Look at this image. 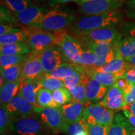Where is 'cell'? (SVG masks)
Returning a JSON list of instances; mask_svg holds the SVG:
<instances>
[{"label":"cell","mask_w":135,"mask_h":135,"mask_svg":"<svg viewBox=\"0 0 135 135\" xmlns=\"http://www.w3.org/2000/svg\"><path fill=\"white\" fill-rule=\"evenodd\" d=\"M25 62L5 68H1V86L6 83L21 80L22 70Z\"/></svg>","instance_id":"22"},{"label":"cell","mask_w":135,"mask_h":135,"mask_svg":"<svg viewBox=\"0 0 135 135\" xmlns=\"http://www.w3.org/2000/svg\"><path fill=\"white\" fill-rule=\"evenodd\" d=\"M125 0H81L79 2L80 11L86 15L103 14L116 11Z\"/></svg>","instance_id":"9"},{"label":"cell","mask_w":135,"mask_h":135,"mask_svg":"<svg viewBox=\"0 0 135 135\" xmlns=\"http://www.w3.org/2000/svg\"><path fill=\"white\" fill-rule=\"evenodd\" d=\"M31 50L26 43H19L10 45H0L1 55H27Z\"/></svg>","instance_id":"23"},{"label":"cell","mask_w":135,"mask_h":135,"mask_svg":"<svg viewBox=\"0 0 135 135\" xmlns=\"http://www.w3.org/2000/svg\"><path fill=\"white\" fill-rule=\"evenodd\" d=\"M121 28L122 33L124 36L135 38V22H123Z\"/></svg>","instance_id":"40"},{"label":"cell","mask_w":135,"mask_h":135,"mask_svg":"<svg viewBox=\"0 0 135 135\" xmlns=\"http://www.w3.org/2000/svg\"><path fill=\"white\" fill-rule=\"evenodd\" d=\"M40 55L45 74L50 73L67 61L60 47L57 45L45 49L40 52Z\"/></svg>","instance_id":"11"},{"label":"cell","mask_w":135,"mask_h":135,"mask_svg":"<svg viewBox=\"0 0 135 135\" xmlns=\"http://www.w3.org/2000/svg\"><path fill=\"white\" fill-rule=\"evenodd\" d=\"M36 115L45 127L53 132H66V124L60 107L41 108L35 106Z\"/></svg>","instance_id":"4"},{"label":"cell","mask_w":135,"mask_h":135,"mask_svg":"<svg viewBox=\"0 0 135 135\" xmlns=\"http://www.w3.org/2000/svg\"><path fill=\"white\" fill-rule=\"evenodd\" d=\"M25 31L28 35L27 44L33 52L35 53H40L53 45L58 46L66 33L63 30L51 32L30 27Z\"/></svg>","instance_id":"3"},{"label":"cell","mask_w":135,"mask_h":135,"mask_svg":"<svg viewBox=\"0 0 135 135\" xmlns=\"http://www.w3.org/2000/svg\"><path fill=\"white\" fill-rule=\"evenodd\" d=\"M6 105V108L13 119L36 115L35 106L18 93Z\"/></svg>","instance_id":"13"},{"label":"cell","mask_w":135,"mask_h":135,"mask_svg":"<svg viewBox=\"0 0 135 135\" xmlns=\"http://www.w3.org/2000/svg\"><path fill=\"white\" fill-rule=\"evenodd\" d=\"M129 83L126 80L123 78H118L113 86L118 88L123 89V90H124L129 86Z\"/></svg>","instance_id":"44"},{"label":"cell","mask_w":135,"mask_h":135,"mask_svg":"<svg viewBox=\"0 0 135 135\" xmlns=\"http://www.w3.org/2000/svg\"><path fill=\"white\" fill-rule=\"evenodd\" d=\"M66 132L68 135H88L86 124L83 119L73 123L68 126Z\"/></svg>","instance_id":"37"},{"label":"cell","mask_w":135,"mask_h":135,"mask_svg":"<svg viewBox=\"0 0 135 135\" xmlns=\"http://www.w3.org/2000/svg\"><path fill=\"white\" fill-rule=\"evenodd\" d=\"M127 109H128V110L130 111L133 115L135 116V102L133 103L132 104H131V105Z\"/></svg>","instance_id":"47"},{"label":"cell","mask_w":135,"mask_h":135,"mask_svg":"<svg viewBox=\"0 0 135 135\" xmlns=\"http://www.w3.org/2000/svg\"><path fill=\"white\" fill-rule=\"evenodd\" d=\"M118 50L119 55L127 61L135 56V38L126 36L121 39L118 44Z\"/></svg>","instance_id":"24"},{"label":"cell","mask_w":135,"mask_h":135,"mask_svg":"<svg viewBox=\"0 0 135 135\" xmlns=\"http://www.w3.org/2000/svg\"><path fill=\"white\" fill-rule=\"evenodd\" d=\"M53 98L59 107L68 103L72 101V96L69 89L66 87L52 92Z\"/></svg>","instance_id":"35"},{"label":"cell","mask_w":135,"mask_h":135,"mask_svg":"<svg viewBox=\"0 0 135 135\" xmlns=\"http://www.w3.org/2000/svg\"><path fill=\"white\" fill-rule=\"evenodd\" d=\"M58 46L65 58L71 63L78 60L84 51L80 42L67 33L65 34Z\"/></svg>","instance_id":"14"},{"label":"cell","mask_w":135,"mask_h":135,"mask_svg":"<svg viewBox=\"0 0 135 135\" xmlns=\"http://www.w3.org/2000/svg\"><path fill=\"white\" fill-rule=\"evenodd\" d=\"M13 118L6 108V104L0 106V132L1 135H7L10 133Z\"/></svg>","instance_id":"31"},{"label":"cell","mask_w":135,"mask_h":135,"mask_svg":"<svg viewBox=\"0 0 135 135\" xmlns=\"http://www.w3.org/2000/svg\"><path fill=\"white\" fill-rule=\"evenodd\" d=\"M108 88L92 78H89L86 84V97L89 104H96L101 102L106 96Z\"/></svg>","instance_id":"17"},{"label":"cell","mask_w":135,"mask_h":135,"mask_svg":"<svg viewBox=\"0 0 135 135\" xmlns=\"http://www.w3.org/2000/svg\"><path fill=\"white\" fill-rule=\"evenodd\" d=\"M21 80L14 82L4 83L0 89L1 104H7L19 93Z\"/></svg>","instance_id":"21"},{"label":"cell","mask_w":135,"mask_h":135,"mask_svg":"<svg viewBox=\"0 0 135 135\" xmlns=\"http://www.w3.org/2000/svg\"><path fill=\"white\" fill-rule=\"evenodd\" d=\"M123 18V15L119 11L99 15H86L80 17L71 26L73 34L106 28H114L119 24Z\"/></svg>","instance_id":"1"},{"label":"cell","mask_w":135,"mask_h":135,"mask_svg":"<svg viewBox=\"0 0 135 135\" xmlns=\"http://www.w3.org/2000/svg\"><path fill=\"white\" fill-rule=\"evenodd\" d=\"M126 61H127L130 65L131 66H135V56L132 57V58H129V60Z\"/></svg>","instance_id":"48"},{"label":"cell","mask_w":135,"mask_h":135,"mask_svg":"<svg viewBox=\"0 0 135 135\" xmlns=\"http://www.w3.org/2000/svg\"><path fill=\"white\" fill-rule=\"evenodd\" d=\"M88 135H108V129L99 124H86Z\"/></svg>","instance_id":"39"},{"label":"cell","mask_w":135,"mask_h":135,"mask_svg":"<svg viewBox=\"0 0 135 135\" xmlns=\"http://www.w3.org/2000/svg\"><path fill=\"white\" fill-rule=\"evenodd\" d=\"M99 103L114 112L123 109L124 108V91L113 85L109 88L106 96Z\"/></svg>","instance_id":"15"},{"label":"cell","mask_w":135,"mask_h":135,"mask_svg":"<svg viewBox=\"0 0 135 135\" xmlns=\"http://www.w3.org/2000/svg\"><path fill=\"white\" fill-rule=\"evenodd\" d=\"M40 80L33 81H21V86L19 94L26 99L34 106H38L36 102V94L38 91L42 88Z\"/></svg>","instance_id":"20"},{"label":"cell","mask_w":135,"mask_h":135,"mask_svg":"<svg viewBox=\"0 0 135 135\" xmlns=\"http://www.w3.org/2000/svg\"><path fill=\"white\" fill-rule=\"evenodd\" d=\"M34 1H36V2H41V1H45V0H34Z\"/></svg>","instance_id":"50"},{"label":"cell","mask_w":135,"mask_h":135,"mask_svg":"<svg viewBox=\"0 0 135 135\" xmlns=\"http://www.w3.org/2000/svg\"><path fill=\"white\" fill-rule=\"evenodd\" d=\"M123 114L128 119V122L131 124L133 128L135 129V116L131 113L128 109H123Z\"/></svg>","instance_id":"43"},{"label":"cell","mask_w":135,"mask_h":135,"mask_svg":"<svg viewBox=\"0 0 135 135\" xmlns=\"http://www.w3.org/2000/svg\"><path fill=\"white\" fill-rule=\"evenodd\" d=\"M114 112L98 103L85 108L83 119L86 124H99L109 129L114 121Z\"/></svg>","instance_id":"6"},{"label":"cell","mask_w":135,"mask_h":135,"mask_svg":"<svg viewBox=\"0 0 135 135\" xmlns=\"http://www.w3.org/2000/svg\"><path fill=\"white\" fill-rule=\"evenodd\" d=\"M85 108L86 106L81 103L73 99L68 103L60 106V108L68 127L73 123L82 120Z\"/></svg>","instance_id":"16"},{"label":"cell","mask_w":135,"mask_h":135,"mask_svg":"<svg viewBox=\"0 0 135 135\" xmlns=\"http://www.w3.org/2000/svg\"><path fill=\"white\" fill-rule=\"evenodd\" d=\"M126 80L130 84L135 83V66H131L124 72V73L119 77Z\"/></svg>","instance_id":"41"},{"label":"cell","mask_w":135,"mask_h":135,"mask_svg":"<svg viewBox=\"0 0 135 135\" xmlns=\"http://www.w3.org/2000/svg\"><path fill=\"white\" fill-rule=\"evenodd\" d=\"M134 129L122 114L116 113L108 135H131Z\"/></svg>","instance_id":"19"},{"label":"cell","mask_w":135,"mask_h":135,"mask_svg":"<svg viewBox=\"0 0 135 135\" xmlns=\"http://www.w3.org/2000/svg\"><path fill=\"white\" fill-rule=\"evenodd\" d=\"M1 3L14 14L21 13L33 4L32 0H1Z\"/></svg>","instance_id":"29"},{"label":"cell","mask_w":135,"mask_h":135,"mask_svg":"<svg viewBox=\"0 0 135 135\" xmlns=\"http://www.w3.org/2000/svg\"><path fill=\"white\" fill-rule=\"evenodd\" d=\"M76 18L73 12L65 7L56 8L49 11L43 21L35 28L47 31H60L74 23Z\"/></svg>","instance_id":"2"},{"label":"cell","mask_w":135,"mask_h":135,"mask_svg":"<svg viewBox=\"0 0 135 135\" xmlns=\"http://www.w3.org/2000/svg\"><path fill=\"white\" fill-rule=\"evenodd\" d=\"M97 61V56L92 51L84 49L83 52L75 64L83 67L92 68Z\"/></svg>","instance_id":"34"},{"label":"cell","mask_w":135,"mask_h":135,"mask_svg":"<svg viewBox=\"0 0 135 135\" xmlns=\"http://www.w3.org/2000/svg\"><path fill=\"white\" fill-rule=\"evenodd\" d=\"M119 42H101L81 44L83 49H88L94 52L97 56V61L93 69L99 68L108 63L118 53V44Z\"/></svg>","instance_id":"5"},{"label":"cell","mask_w":135,"mask_h":135,"mask_svg":"<svg viewBox=\"0 0 135 135\" xmlns=\"http://www.w3.org/2000/svg\"><path fill=\"white\" fill-rule=\"evenodd\" d=\"M29 55H1V68H5L25 62L29 57Z\"/></svg>","instance_id":"33"},{"label":"cell","mask_w":135,"mask_h":135,"mask_svg":"<svg viewBox=\"0 0 135 135\" xmlns=\"http://www.w3.org/2000/svg\"><path fill=\"white\" fill-rule=\"evenodd\" d=\"M81 66L75 63H65L60 67L57 68L53 71L48 74H45L49 76L63 80L65 78L72 75L74 72L78 70Z\"/></svg>","instance_id":"26"},{"label":"cell","mask_w":135,"mask_h":135,"mask_svg":"<svg viewBox=\"0 0 135 135\" xmlns=\"http://www.w3.org/2000/svg\"><path fill=\"white\" fill-rule=\"evenodd\" d=\"M0 21L1 24L13 25L19 24V22L17 20L13 13L2 4H1L0 6Z\"/></svg>","instance_id":"36"},{"label":"cell","mask_w":135,"mask_h":135,"mask_svg":"<svg viewBox=\"0 0 135 135\" xmlns=\"http://www.w3.org/2000/svg\"><path fill=\"white\" fill-rule=\"evenodd\" d=\"M130 68L129 63L124 61L118 52V55L112 61L99 68L93 70L96 71L108 73L113 74L118 78L121 77L124 72Z\"/></svg>","instance_id":"18"},{"label":"cell","mask_w":135,"mask_h":135,"mask_svg":"<svg viewBox=\"0 0 135 135\" xmlns=\"http://www.w3.org/2000/svg\"><path fill=\"white\" fill-rule=\"evenodd\" d=\"M81 44L101 42H119L122 35L114 28H101L74 34Z\"/></svg>","instance_id":"8"},{"label":"cell","mask_w":135,"mask_h":135,"mask_svg":"<svg viewBox=\"0 0 135 135\" xmlns=\"http://www.w3.org/2000/svg\"><path fill=\"white\" fill-rule=\"evenodd\" d=\"M40 83L43 88L51 92L65 87L63 80L49 76L46 75H45V76L40 80Z\"/></svg>","instance_id":"32"},{"label":"cell","mask_w":135,"mask_h":135,"mask_svg":"<svg viewBox=\"0 0 135 135\" xmlns=\"http://www.w3.org/2000/svg\"><path fill=\"white\" fill-rule=\"evenodd\" d=\"M40 53H30L23 66L21 75V81H33L40 80L45 76Z\"/></svg>","instance_id":"10"},{"label":"cell","mask_w":135,"mask_h":135,"mask_svg":"<svg viewBox=\"0 0 135 135\" xmlns=\"http://www.w3.org/2000/svg\"><path fill=\"white\" fill-rule=\"evenodd\" d=\"M123 91L124 93V108L123 109H125L135 102V83H129Z\"/></svg>","instance_id":"38"},{"label":"cell","mask_w":135,"mask_h":135,"mask_svg":"<svg viewBox=\"0 0 135 135\" xmlns=\"http://www.w3.org/2000/svg\"><path fill=\"white\" fill-rule=\"evenodd\" d=\"M36 102L38 107L57 108V105L53 98L52 92L42 88L36 94Z\"/></svg>","instance_id":"30"},{"label":"cell","mask_w":135,"mask_h":135,"mask_svg":"<svg viewBox=\"0 0 135 135\" xmlns=\"http://www.w3.org/2000/svg\"><path fill=\"white\" fill-rule=\"evenodd\" d=\"M88 75L102 85L108 88L112 86L118 79V77L113 74L96 71L92 68H88Z\"/></svg>","instance_id":"25"},{"label":"cell","mask_w":135,"mask_h":135,"mask_svg":"<svg viewBox=\"0 0 135 135\" xmlns=\"http://www.w3.org/2000/svg\"><path fill=\"white\" fill-rule=\"evenodd\" d=\"M89 78L86 79L76 86L69 89V91L72 96L73 100L78 101L86 107L90 104L87 99L86 91V84Z\"/></svg>","instance_id":"27"},{"label":"cell","mask_w":135,"mask_h":135,"mask_svg":"<svg viewBox=\"0 0 135 135\" xmlns=\"http://www.w3.org/2000/svg\"><path fill=\"white\" fill-rule=\"evenodd\" d=\"M21 30V29L17 28L16 26H14L13 25L1 24V26H0V35H1V36H2V35H6V34L18 31Z\"/></svg>","instance_id":"42"},{"label":"cell","mask_w":135,"mask_h":135,"mask_svg":"<svg viewBox=\"0 0 135 135\" xmlns=\"http://www.w3.org/2000/svg\"><path fill=\"white\" fill-rule=\"evenodd\" d=\"M45 126L36 115L13 119L10 133L12 135H42Z\"/></svg>","instance_id":"7"},{"label":"cell","mask_w":135,"mask_h":135,"mask_svg":"<svg viewBox=\"0 0 135 135\" xmlns=\"http://www.w3.org/2000/svg\"><path fill=\"white\" fill-rule=\"evenodd\" d=\"M81 0H48V4L51 7H56L60 4H63L65 3L71 2V1H76V2H80Z\"/></svg>","instance_id":"45"},{"label":"cell","mask_w":135,"mask_h":135,"mask_svg":"<svg viewBox=\"0 0 135 135\" xmlns=\"http://www.w3.org/2000/svg\"><path fill=\"white\" fill-rule=\"evenodd\" d=\"M127 15H128V16L129 17V18H131V19L135 20V9L131 10V11L128 12L127 13Z\"/></svg>","instance_id":"49"},{"label":"cell","mask_w":135,"mask_h":135,"mask_svg":"<svg viewBox=\"0 0 135 135\" xmlns=\"http://www.w3.org/2000/svg\"><path fill=\"white\" fill-rule=\"evenodd\" d=\"M131 135H135V131H133L132 134H131Z\"/></svg>","instance_id":"51"},{"label":"cell","mask_w":135,"mask_h":135,"mask_svg":"<svg viewBox=\"0 0 135 135\" xmlns=\"http://www.w3.org/2000/svg\"><path fill=\"white\" fill-rule=\"evenodd\" d=\"M48 11L45 6L33 4L21 13L13 14L20 24L34 28L43 21Z\"/></svg>","instance_id":"12"},{"label":"cell","mask_w":135,"mask_h":135,"mask_svg":"<svg viewBox=\"0 0 135 135\" xmlns=\"http://www.w3.org/2000/svg\"><path fill=\"white\" fill-rule=\"evenodd\" d=\"M28 39V35L24 30L6 34L0 36V45H10V44L25 43Z\"/></svg>","instance_id":"28"},{"label":"cell","mask_w":135,"mask_h":135,"mask_svg":"<svg viewBox=\"0 0 135 135\" xmlns=\"http://www.w3.org/2000/svg\"><path fill=\"white\" fill-rule=\"evenodd\" d=\"M127 8L129 9H135V0H129L127 3Z\"/></svg>","instance_id":"46"}]
</instances>
